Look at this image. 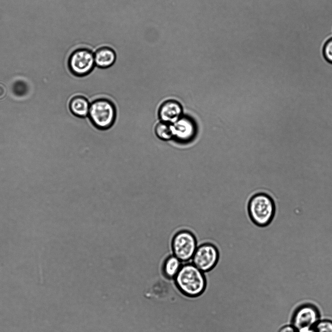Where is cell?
Masks as SVG:
<instances>
[{"instance_id": "cell-6", "label": "cell", "mask_w": 332, "mask_h": 332, "mask_svg": "<svg viewBox=\"0 0 332 332\" xmlns=\"http://www.w3.org/2000/svg\"><path fill=\"white\" fill-rule=\"evenodd\" d=\"M68 66L75 76L85 77L91 74L95 66L94 54L87 48L76 49L70 55Z\"/></svg>"}, {"instance_id": "cell-3", "label": "cell", "mask_w": 332, "mask_h": 332, "mask_svg": "<svg viewBox=\"0 0 332 332\" xmlns=\"http://www.w3.org/2000/svg\"><path fill=\"white\" fill-rule=\"evenodd\" d=\"M114 102L106 97H98L91 102L88 118L94 128L101 131L110 129L117 119Z\"/></svg>"}, {"instance_id": "cell-7", "label": "cell", "mask_w": 332, "mask_h": 332, "mask_svg": "<svg viewBox=\"0 0 332 332\" xmlns=\"http://www.w3.org/2000/svg\"><path fill=\"white\" fill-rule=\"evenodd\" d=\"M319 320L317 309L314 305L306 304L300 306L294 314L292 325L297 332L311 329Z\"/></svg>"}, {"instance_id": "cell-12", "label": "cell", "mask_w": 332, "mask_h": 332, "mask_svg": "<svg viewBox=\"0 0 332 332\" xmlns=\"http://www.w3.org/2000/svg\"><path fill=\"white\" fill-rule=\"evenodd\" d=\"M183 262L172 254L169 255L163 264V272L165 276L169 278H174L180 271Z\"/></svg>"}, {"instance_id": "cell-8", "label": "cell", "mask_w": 332, "mask_h": 332, "mask_svg": "<svg viewBox=\"0 0 332 332\" xmlns=\"http://www.w3.org/2000/svg\"><path fill=\"white\" fill-rule=\"evenodd\" d=\"M173 138L181 142L191 140L195 136L194 122L187 117H182L172 124Z\"/></svg>"}, {"instance_id": "cell-15", "label": "cell", "mask_w": 332, "mask_h": 332, "mask_svg": "<svg viewBox=\"0 0 332 332\" xmlns=\"http://www.w3.org/2000/svg\"><path fill=\"white\" fill-rule=\"evenodd\" d=\"M323 54L326 60L332 64V37L328 40L324 45Z\"/></svg>"}, {"instance_id": "cell-11", "label": "cell", "mask_w": 332, "mask_h": 332, "mask_svg": "<svg viewBox=\"0 0 332 332\" xmlns=\"http://www.w3.org/2000/svg\"><path fill=\"white\" fill-rule=\"evenodd\" d=\"M95 64L100 69H107L115 63L116 55L114 50L109 47L98 49L94 54Z\"/></svg>"}, {"instance_id": "cell-9", "label": "cell", "mask_w": 332, "mask_h": 332, "mask_svg": "<svg viewBox=\"0 0 332 332\" xmlns=\"http://www.w3.org/2000/svg\"><path fill=\"white\" fill-rule=\"evenodd\" d=\"M182 114V108L180 104L174 100L164 101L159 107L157 115L159 121L171 124L179 119Z\"/></svg>"}, {"instance_id": "cell-5", "label": "cell", "mask_w": 332, "mask_h": 332, "mask_svg": "<svg viewBox=\"0 0 332 332\" xmlns=\"http://www.w3.org/2000/svg\"><path fill=\"white\" fill-rule=\"evenodd\" d=\"M220 252L217 246L210 241L201 242L195 251L191 261L203 272L212 270L218 264Z\"/></svg>"}, {"instance_id": "cell-4", "label": "cell", "mask_w": 332, "mask_h": 332, "mask_svg": "<svg viewBox=\"0 0 332 332\" xmlns=\"http://www.w3.org/2000/svg\"><path fill=\"white\" fill-rule=\"evenodd\" d=\"M198 246L195 234L187 228H182L173 235L170 242L172 254L183 263L191 259Z\"/></svg>"}, {"instance_id": "cell-2", "label": "cell", "mask_w": 332, "mask_h": 332, "mask_svg": "<svg viewBox=\"0 0 332 332\" xmlns=\"http://www.w3.org/2000/svg\"><path fill=\"white\" fill-rule=\"evenodd\" d=\"M248 214L257 226L264 227L273 221L276 206L273 198L264 192H256L249 198L247 206Z\"/></svg>"}, {"instance_id": "cell-13", "label": "cell", "mask_w": 332, "mask_h": 332, "mask_svg": "<svg viewBox=\"0 0 332 332\" xmlns=\"http://www.w3.org/2000/svg\"><path fill=\"white\" fill-rule=\"evenodd\" d=\"M154 132L157 138L166 141L173 138L172 124L159 121L154 126Z\"/></svg>"}, {"instance_id": "cell-16", "label": "cell", "mask_w": 332, "mask_h": 332, "mask_svg": "<svg viewBox=\"0 0 332 332\" xmlns=\"http://www.w3.org/2000/svg\"><path fill=\"white\" fill-rule=\"evenodd\" d=\"M278 332H297V331L292 325H287L281 327Z\"/></svg>"}, {"instance_id": "cell-1", "label": "cell", "mask_w": 332, "mask_h": 332, "mask_svg": "<svg viewBox=\"0 0 332 332\" xmlns=\"http://www.w3.org/2000/svg\"><path fill=\"white\" fill-rule=\"evenodd\" d=\"M174 279L176 286L181 293L189 297L200 296L206 286L203 272L191 262L183 264Z\"/></svg>"}, {"instance_id": "cell-14", "label": "cell", "mask_w": 332, "mask_h": 332, "mask_svg": "<svg viewBox=\"0 0 332 332\" xmlns=\"http://www.w3.org/2000/svg\"><path fill=\"white\" fill-rule=\"evenodd\" d=\"M310 332H332V321L319 320L311 328Z\"/></svg>"}, {"instance_id": "cell-10", "label": "cell", "mask_w": 332, "mask_h": 332, "mask_svg": "<svg viewBox=\"0 0 332 332\" xmlns=\"http://www.w3.org/2000/svg\"><path fill=\"white\" fill-rule=\"evenodd\" d=\"M91 102L86 96L79 94L72 97L69 103L71 113L80 119L88 117Z\"/></svg>"}]
</instances>
